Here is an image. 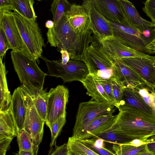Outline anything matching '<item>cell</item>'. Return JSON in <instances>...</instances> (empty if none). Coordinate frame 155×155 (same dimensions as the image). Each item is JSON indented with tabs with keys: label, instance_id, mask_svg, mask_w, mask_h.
<instances>
[{
	"label": "cell",
	"instance_id": "obj_19",
	"mask_svg": "<svg viewBox=\"0 0 155 155\" xmlns=\"http://www.w3.org/2000/svg\"><path fill=\"white\" fill-rule=\"evenodd\" d=\"M80 82L87 90L86 94L91 97V100L100 102L107 103L113 105L95 76L89 73Z\"/></svg>",
	"mask_w": 155,
	"mask_h": 155
},
{
	"label": "cell",
	"instance_id": "obj_23",
	"mask_svg": "<svg viewBox=\"0 0 155 155\" xmlns=\"http://www.w3.org/2000/svg\"><path fill=\"white\" fill-rule=\"evenodd\" d=\"M17 129L9 107L6 110L0 111V141L16 137Z\"/></svg>",
	"mask_w": 155,
	"mask_h": 155
},
{
	"label": "cell",
	"instance_id": "obj_32",
	"mask_svg": "<svg viewBox=\"0 0 155 155\" xmlns=\"http://www.w3.org/2000/svg\"><path fill=\"white\" fill-rule=\"evenodd\" d=\"M16 137L19 150H31L39 148L35 146L28 134L24 130L18 132Z\"/></svg>",
	"mask_w": 155,
	"mask_h": 155
},
{
	"label": "cell",
	"instance_id": "obj_50",
	"mask_svg": "<svg viewBox=\"0 0 155 155\" xmlns=\"http://www.w3.org/2000/svg\"><path fill=\"white\" fill-rule=\"evenodd\" d=\"M154 73L155 77V62H154L153 64Z\"/></svg>",
	"mask_w": 155,
	"mask_h": 155
},
{
	"label": "cell",
	"instance_id": "obj_46",
	"mask_svg": "<svg viewBox=\"0 0 155 155\" xmlns=\"http://www.w3.org/2000/svg\"><path fill=\"white\" fill-rule=\"evenodd\" d=\"M45 26L48 29L52 28L54 26V23L52 20H48L45 22Z\"/></svg>",
	"mask_w": 155,
	"mask_h": 155
},
{
	"label": "cell",
	"instance_id": "obj_20",
	"mask_svg": "<svg viewBox=\"0 0 155 155\" xmlns=\"http://www.w3.org/2000/svg\"><path fill=\"white\" fill-rule=\"evenodd\" d=\"M116 117L117 115H113L112 114H104L97 117L89 124L80 140L96 137L110 127L114 123Z\"/></svg>",
	"mask_w": 155,
	"mask_h": 155
},
{
	"label": "cell",
	"instance_id": "obj_14",
	"mask_svg": "<svg viewBox=\"0 0 155 155\" xmlns=\"http://www.w3.org/2000/svg\"><path fill=\"white\" fill-rule=\"evenodd\" d=\"M121 59L127 65L144 80L149 87L155 89L153 69L155 58L129 57Z\"/></svg>",
	"mask_w": 155,
	"mask_h": 155
},
{
	"label": "cell",
	"instance_id": "obj_47",
	"mask_svg": "<svg viewBox=\"0 0 155 155\" xmlns=\"http://www.w3.org/2000/svg\"><path fill=\"white\" fill-rule=\"evenodd\" d=\"M137 155H153L148 152V151H147L139 154H138Z\"/></svg>",
	"mask_w": 155,
	"mask_h": 155
},
{
	"label": "cell",
	"instance_id": "obj_40",
	"mask_svg": "<svg viewBox=\"0 0 155 155\" xmlns=\"http://www.w3.org/2000/svg\"><path fill=\"white\" fill-rule=\"evenodd\" d=\"M13 139L7 138L0 141V155H5L7 149Z\"/></svg>",
	"mask_w": 155,
	"mask_h": 155
},
{
	"label": "cell",
	"instance_id": "obj_27",
	"mask_svg": "<svg viewBox=\"0 0 155 155\" xmlns=\"http://www.w3.org/2000/svg\"><path fill=\"white\" fill-rule=\"evenodd\" d=\"M68 153L71 155H99L83 144L81 140L72 136L67 143Z\"/></svg>",
	"mask_w": 155,
	"mask_h": 155
},
{
	"label": "cell",
	"instance_id": "obj_16",
	"mask_svg": "<svg viewBox=\"0 0 155 155\" xmlns=\"http://www.w3.org/2000/svg\"><path fill=\"white\" fill-rule=\"evenodd\" d=\"M99 13L110 21L129 23L120 5L119 0H93Z\"/></svg>",
	"mask_w": 155,
	"mask_h": 155
},
{
	"label": "cell",
	"instance_id": "obj_38",
	"mask_svg": "<svg viewBox=\"0 0 155 155\" xmlns=\"http://www.w3.org/2000/svg\"><path fill=\"white\" fill-rule=\"evenodd\" d=\"M0 58L3 59L8 49V42L3 30L0 28Z\"/></svg>",
	"mask_w": 155,
	"mask_h": 155
},
{
	"label": "cell",
	"instance_id": "obj_8",
	"mask_svg": "<svg viewBox=\"0 0 155 155\" xmlns=\"http://www.w3.org/2000/svg\"><path fill=\"white\" fill-rule=\"evenodd\" d=\"M114 35L119 38L130 48L147 54H154L153 45L145 40L140 32L130 23L110 21Z\"/></svg>",
	"mask_w": 155,
	"mask_h": 155
},
{
	"label": "cell",
	"instance_id": "obj_3",
	"mask_svg": "<svg viewBox=\"0 0 155 155\" xmlns=\"http://www.w3.org/2000/svg\"><path fill=\"white\" fill-rule=\"evenodd\" d=\"M11 58L23 87L28 92L35 93L43 89L47 74L42 71L36 60L22 52L12 51Z\"/></svg>",
	"mask_w": 155,
	"mask_h": 155
},
{
	"label": "cell",
	"instance_id": "obj_18",
	"mask_svg": "<svg viewBox=\"0 0 155 155\" xmlns=\"http://www.w3.org/2000/svg\"><path fill=\"white\" fill-rule=\"evenodd\" d=\"M123 11L129 23L140 32L150 28H155V24L142 18L134 4L127 0H119Z\"/></svg>",
	"mask_w": 155,
	"mask_h": 155
},
{
	"label": "cell",
	"instance_id": "obj_45",
	"mask_svg": "<svg viewBox=\"0 0 155 155\" xmlns=\"http://www.w3.org/2000/svg\"><path fill=\"white\" fill-rule=\"evenodd\" d=\"M38 148L31 150H19L16 155H37Z\"/></svg>",
	"mask_w": 155,
	"mask_h": 155
},
{
	"label": "cell",
	"instance_id": "obj_49",
	"mask_svg": "<svg viewBox=\"0 0 155 155\" xmlns=\"http://www.w3.org/2000/svg\"><path fill=\"white\" fill-rule=\"evenodd\" d=\"M153 52L154 53V54H155V45H153Z\"/></svg>",
	"mask_w": 155,
	"mask_h": 155
},
{
	"label": "cell",
	"instance_id": "obj_29",
	"mask_svg": "<svg viewBox=\"0 0 155 155\" xmlns=\"http://www.w3.org/2000/svg\"><path fill=\"white\" fill-rule=\"evenodd\" d=\"M71 4L66 0H54L50 10L51 12L54 25H56L69 9Z\"/></svg>",
	"mask_w": 155,
	"mask_h": 155
},
{
	"label": "cell",
	"instance_id": "obj_26",
	"mask_svg": "<svg viewBox=\"0 0 155 155\" xmlns=\"http://www.w3.org/2000/svg\"><path fill=\"white\" fill-rule=\"evenodd\" d=\"M13 11H15L25 18L36 21L37 16L33 8V0H12Z\"/></svg>",
	"mask_w": 155,
	"mask_h": 155
},
{
	"label": "cell",
	"instance_id": "obj_31",
	"mask_svg": "<svg viewBox=\"0 0 155 155\" xmlns=\"http://www.w3.org/2000/svg\"><path fill=\"white\" fill-rule=\"evenodd\" d=\"M112 148L116 155H137L147 151L146 144L138 147L127 144H113Z\"/></svg>",
	"mask_w": 155,
	"mask_h": 155
},
{
	"label": "cell",
	"instance_id": "obj_51",
	"mask_svg": "<svg viewBox=\"0 0 155 155\" xmlns=\"http://www.w3.org/2000/svg\"><path fill=\"white\" fill-rule=\"evenodd\" d=\"M67 155H71L69 153H68V154H67Z\"/></svg>",
	"mask_w": 155,
	"mask_h": 155
},
{
	"label": "cell",
	"instance_id": "obj_2",
	"mask_svg": "<svg viewBox=\"0 0 155 155\" xmlns=\"http://www.w3.org/2000/svg\"><path fill=\"white\" fill-rule=\"evenodd\" d=\"M114 125L130 139L146 140L155 135V116L135 107L120 105Z\"/></svg>",
	"mask_w": 155,
	"mask_h": 155
},
{
	"label": "cell",
	"instance_id": "obj_1",
	"mask_svg": "<svg viewBox=\"0 0 155 155\" xmlns=\"http://www.w3.org/2000/svg\"><path fill=\"white\" fill-rule=\"evenodd\" d=\"M92 33L90 29L77 35L65 15L56 25L48 29L46 33L47 42L51 47H57L58 52L61 49L67 51L70 59L83 62L88 48L93 41Z\"/></svg>",
	"mask_w": 155,
	"mask_h": 155
},
{
	"label": "cell",
	"instance_id": "obj_28",
	"mask_svg": "<svg viewBox=\"0 0 155 155\" xmlns=\"http://www.w3.org/2000/svg\"><path fill=\"white\" fill-rule=\"evenodd\" d=\"M27 92L30 96L38 113L42 119L45 121L47 111V97L48 92L44 90L35 93Z\"/></svg>",
	"mask_w": 155,
	"mask_h": 155
},
{
	"label": "cell",
	"instance_id": "obj_11",
	"mask_svg": "<svg viewBox=\"0 0 155 155\" xmlns=\"http://www.w3.org/2000/svg\"><path fill=\"white\" fill-rule=\"evenodd\" d=\"M98 41L104 52L114 61L117 59L129 57L155 58V56L130 48L114 35Z\"/></svg>",
	"mask_w": 155,
	"mask_h": 155
},
{
	"label": "cell",
	"instance_id": "obj_53",
	"mask_svg": "<svg viewBox=\"0 0 155 155\" xmlns=\"http://www.w3.org/2000/svg\"><path fill=\"white\" fill-rule=\"evenodd\" d=\"M155 29V28H154Z\"/></svg>",
	"mask_w": 155,
	"mask_h": 155
},
{
	"label": "cell",
	"instance_id": "obj_33",
	"mask_svg": "<svg viewBox=\"0 0 155 155\" xmlns=\"http://www.w3.org/2000/svg\"><path fill=\"white\" fill-rule=\"evenodd\" d=\"M66 115L60 117L52 124L50 128L51 134L50 150L53 149V147L54 146L56 145L57 139L66 122Z\"/></svg>",
	"mask_w": 155,
	"mask_h": 155
},
{
	"label": "cell",
	"instance_id": "obj_41",
	"mask_svg": "<svg viewBox=\"0 0 155 155\" xmlns=\"http://www.w3.org/2000/svg\"><path fill=\"white\" fill-rule=\"evenodd\" d=\"M146 147L147 151L153 155H155V135L146 140Z\"/></svg>",
	"mask_w": 155,
	"mask_h": 155
},
{
	"label": "cell",
	"instance_id": "obj_24",
	"mask_svg": "<svg viewBox=\"0 0 155 155\" xmlns=\"http://www.w3.org/2000/svg\"><path fill=\"white\" fill-rule=\"evenodd\" d=\"M2 59L0 58V111L9 108L12 97L8 88L5 63Z\"/></svg>",
	"mask_w": 155,
	"mask_h": 155
},
{
	"label": "cell",
	"instance_id": "obj_21",
	"mask_svg": "<svg viewBox=\"0 0 155 155\" xmlns=\"http://www.w3.org/2000/svg\"><path fill=\"white\" fill-rule=\"evenodd\" d=\"M123 105L135 107L150 115L154 116L151 108L145 103L137 90L130 84L125 86L122 99L118 105L117 108Z\"/></svg>",
	"mask_w": 155,
	"mask_h": 155
},
{
	"label": "cell",
	"instance_id": "obj_30",
	"mask_svg": "<svg viewBox=\"0 0 155 155\" xmlns=\"http://www.w3.org/2000/svg\"><path fill=\"white\" fill-rule=\"evenodd\" d=\"M134 87L145 103L151 108L155 116V89L142 84H137Z\"/></svg>",
	"mask_w": 155,
	"mask_h": 155
},
{
	"label": "cell",
	"instance_id": "obj_42",
	"mask_svg": "<svg viewBox=\"0 0 155 155\" xmlns=\"http://www.w3.org/2000/svg\"><path fill=\"white\" fill-rule=\"evenodd\" d=\"M13 10L12 0H0V11Z\"/></svg>",
	"mask_w": 155,
	"mask_h": 155
},
{
	"label": "cell",
	"instance_id": "obj_34",
	"mask_svg": "<svg viewBox=\"0 0 155 155\" xmlns=\"http://www.w3.org/2000/svg\"><path fill=\"white\" fill-rule=\"evenodd\" d=\"M112 91L115 102V107L117 105L122 99L125 85L124 82L118 77L111 79Z\"/></svg>",
	"mask_w": 155,
	"mask_h": 155
},
{
	"label": "cell",
	"instance_id": "obj_4",
	"mask_svg": "<svg viewBox=\"0 0 155 155\" xmlns=\"http://www.w3.org/2000/svg\"><path fill=\"white\" fill-rule=\"evenodd\" d=\"M15 22L31 58H41L45 46L41 29L36 21L28 19L15 11L12 12Z\"/></svg>",
	"mask_w": 155,
	"mask_h": 155
},
{
	"label": "cell",
	"instance_id": "obj_10",
	"mask_svg": "<svg viewBox=\"0 0 155 155\" xmlns=\"http://www.w3.org/2000/svg\"><path fill=\"white\" fill-rule=\"evenodd\" d=\"M20 87L23 93L27 108L23 130L28 134L35 146L39 147L43 138L45 121L37 111L30 95L21 86Z\"/></svg>",
	"mask_w": 155,
	"mask_h": 155
},
{
	"label": "cell",
	"instance_id": "obj_25",
	"mask_svg": "<svg viewBox=\"0 0 155 155\" xmlns=\"http://www.w3.org/2000/svg\"><path fill=\"white\" fill-rule=\"evenodd\" d=\"M94 137L101 138L104 142L115 144H126L133 140L124 135L113 124L109 129Z\"/></svg>",
	"mask_w": 155,
	"mask_h": 155
},
{
	"label": "cell",
	"instance_id": "obj_7",
	"mask_svg": "<svg viewBox=\"0 0 155 155\" xmlns=\"http://www.w3.org/2000/svg\"><path fill=\"white\" fill-rule=\"evenodd\" d=\"M41 58L46 64L48 75L61 78L64 83L80 81L89 74L87 65L82 61L70 59L66 64H63L61 60H49L42 54Z\"/></svg>",
	"mask_w": 155,
	"mask_h": 155
},
{
	"label": "cell",
	"instance_id": "obj_37",
	"mask_svg": "<svg viewBox=\"0 0 155 155\" xmlns=\"http://www.w3.org/2000/svg\"><path fill=\"white\" fill-rule=\"evenodd\" d=\"M143 2L144 6L142 10L155 24V0H147Z\"/></svg>",
	"mask_w": 155,
	"mask_h": 155
},
{
	"label": "cell",
	"instance_id": "obj_13",
	"mask_svg": "<svg viewBox=\"0 0 155 155\" xmlns=\"http://www.w3.org/2000/svg\"><path fill=\"white\" fill-rule=\"evenodd\" d=\"M82 5L88 12L91 30L98 41L114 35L110 21L98 11L93 0H84Z\"/></svg>",
	"mask_w": 155,
	"mask_h": 155
},
{
	"label": "cell",
	"instance_id": "obj_36",
	"mask_svg": "<svg viewBox=\"0 0 155 155\" xmlns=\"http://www.w3.org/2000/svg\"><path fill=\"white\" fill-rule=\"evenodd\" d=\"M95 77L103 87L105 92L112 102L113 105L115 107L116 104L113 94L112 82L111 79H106Z\"/></svg>",
	"mask_w": 155,
	"mask_h": 155
},
{
	"label": "cell",
	"instance_id": "obj_5",
	"mask_svg": "<svg viewBox=\"0 0 155 155\" xmlns=\"http://www.w3.org/2000/svg\"><path fill=\"white\" fill-rule=\"evenodd\" d=\"M115 107L108 103L92 100L80 103L76 115L72 136L80 139L92 121L100 116L113 114L115 110Z\"/></svg>",
	"mask_w": 155,
	"mask_h": 155
},
{
	"label": "cell",
	"instance_id": "obj_6",
	"mask_svg": "<svg viewBox=\"0 0 155 155\" xmlns=\"http://www.w3.org/2000/svg\"><path fill=\"white\" fill-rule=\"evenodd\" d=\"M83 62L89 73L95 76L106 79L118 77L114 61L107 55L99 43L93 41L90 44Z\"/></svg>",
	"mask_w": 155,
	"mask_h": 155
},
{
	"label": "cell",
	"instance_id": "obj_9",
	"mask_svg": "<svg viewBox=\"0 0 155 155\" xmlns=\"http://www.w3.org/2000/svg\"><path fill=\"white\" fill-rule=\"evenodd\" d=\"M69 91L63 85L51 88L47 94V111L45 123L50 129L61 117L66 115Z\"/></svg>",
	"mask_w": 155,
	"mask_h": 155
},
{
	"label": "cell",
	"instance_id": "obj_48",
	"mask_svg": "<svg viewBox=\"0 0 155 155\" xmlns=\"http://www.w3.org/2000/svg\"><path fill=\"white\" fill-rule=\"evenodd\" d=\"M151 44L152 45H155V40H153L151 43Z\"/></svg>",
	"mask_w": 155,
	"mask_h": 155
},
{
	"label": "cell",
	"instance_id": "obj_35",
	"mask_svg": "<svg viewBox=\"0 0 155 155\" xmlns=\"http://www.w3.org/2000/svg\"><path fill=\"white\" fill-rule=\"evenodd\" d=\"M80 140L83 144L99 155H116L113 152L104 147H101L95 146L94 144L92 138Z\"/></svg>",
	"mask_w": 155,
	"mask_h": 155
},
{
	"label": "cell",
	"instance_id": "obj_15",
	"mask_svg": "<svg viewBox=\"0 0 155 155\" xmlns=\"http://www.w3.org/2000/svg\"><path fill=\"white\" fill-rule=\"evenodd\" d=\"M65 15L77 35H81L91 29L88 13L86 8L82 5L71 4Z\"/></svg>",
	"mask_w": 155,
	"mask_h": 155
},
{
	"label": "cell",
	"instance_id": "obj_12",
	"mask_svg": "<svg viewBox=\"0 0 155 155\" xmlns=\"http://www.w3.org/2000/svg\"><path fill=\"white\" fill-rule=\"evenodd\" d=\"M0 28L3 30L5 34L8 49L22 52L30 57L28 49L18 30L11 11H0Z\"/></svg>",
	"mask_w": 155,
	"mask_h": 155
},
{
	"label": "cell",
	"instance_id": "obj_43",
	"mask_svg": "<svg viewBox=\"0 0 155 155\" xmlns=\"http://www.w3.org/2000/svg\"><path fill=\"white\" fill-rule=\"evenodd\" d=\"M60 52L61 54L62 59L61 62L63 64H66L69 61L70 58L68 52L66 51L61 50Z\"/></svg>",
	"mask_w": 155,
	"mask_h": 155
},
{
	"label": "cell",
	"instance_id": "obj_52",
	"mask_svg": "<svg viewBox=\"0 0 155 155\" xmlns=\"http://www.w3.org/2000/svg\"></svg>",
	"mask_w": 155,
	"mask_h": 155
},
{
	"label": "cell",
	"instance_id": "obj_22",
	"mask_svg": "<svg viewBox=\"0 0 155 155\" xmlns=\"http://www.w3.org/2000/svg\"><path fill=\"white\" fill-rule=\"evenodd\" d=\"M117 72V76L124 82L125 86L130 84L133 86L142 84L149 86L147 83L127 65L121 59L114 60Z\"/></svg>",
	"mask_w": 155,
	"mask_h": 155
},
{
	"label": "cell",
	"instance_id": "obj_44",
	"mask_svg": "<svg viewBox=\"0 0 155 155\" xmlns=\"http://www.w3.org/2000/svg\"><path fill=\"white\" fill-rule=\"evenodd\" d=\"M147 143V142L146 140H143L139 139H135L126 144L136 147H138L146 144Z\"/></svg>",
	"mask_w": 155,
	"mask_h": 155
},
{
	"label": "cell",
	"instance_id": "obj_39",
	"mask_svg": "<svg viewBox=\"0 0 155 155\" xmlns=\"http://www.w3.org/2000/svg\"><path fill=\"white\" fill-rule=\"evenodd\" d=\"M68 150L67 143L60 146L56 145L54 149L49 150L48 155H67Z\"/></svg>",
	"mask_w": 155,
	"mask_h": 155
},
{
	"label": "cell",
	"instance_id": "obj_17",
	"mask_svg": "<svg viewBox=\"0 0 155 155\" xmlns=\"http://www.w3.org/2000/svg\"><path fill=\"white\" fill-rule=\"evenodd\" d=\"M10 107L18 132L20 131L23 130L27 112L24 94L20 86L14 91Z\"/></svg>",
	"mask_w": 155,
	"mask_h": 155
}]
</instances>
